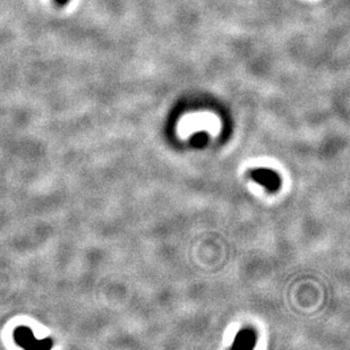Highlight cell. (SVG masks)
Returning a JSON list of instances; mask_svg holds the SVG:
<instances>
[{
  "label": "cell",
  "instance_id": "cell-1",
  "mask_svg": "<svg viewBox=\"0 0 350 350\" xmlns=\"http://www.w3.org/2000/svg\"><path fill=\"white\" fill-rule=\"evenodd\" d=\"M15 342L24 349H49L52 347V340L36 339L31 330L25 326L17 328L14 331Z\"/></svg>",
  "mask_w": 350,
  "mask_h": 350
},
{
  "label": "cell",
  "instance_id": "cell-2",
  "mask_svg": "<svg viewBox=\"0 0 350 350\" xmlns=\"http://www.w3.org/2000/svg\"><path fill=\"white\" fill-rule=\"evenodd\" d=\"M251 177L257 184L265 187V190L271 191H277L280 188L281 179L277 173L268 168H256L251 171Z\"/></svg>",
  "mask_w": 350,
  "mask_h": 350
},
{
  "label": "cell",
  "instance_id": "cell-3",
  "mask_svg": "<svg viewBox=\"0 0 350 350\" xmlns=\"http://www.w3.org/2000/svg\"><path fill=\"white\" fill-rule=\"evenodd\" d=\"M255 341H256V335L253 330L244 329L238 333L236 339H235L234 345L231 348L234 349H252L254 348Z\"/></svg>",
  "mask_w": 350,
  "mask_h": 350
},
{
  "label": "cell",
  "instance_id": "cell-4",
  "mask_svg": "<svg viewBox=\"0 0 350 350\" xmlns=\"http://www.w3.org/2000/svg\"><path fill=\"white\" fill-rule=\"evenodd\" d=\"M56 1L58 2L59 5H64V4H66V2L68 1V0H56Z\"/></svg>",
  "mask_w": 350,
  "mask_h": 350
}]
</instances>
